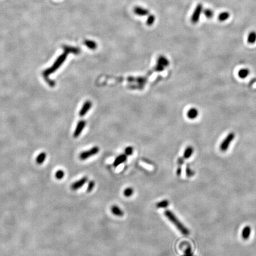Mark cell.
I'll return each instance as SVG.
<instances>
[{
    "label": "cell",
    "instance_id": "obj_14",
    "mask_svg": "<svg viewBox=\"0 0 256 256\" xmlns=\"http://www.w3.org/2000/svg\"><path fill=\"white\" fill-rule=\"evenodd\" d=\"M251 228L249 226H246L244 228L242 231V234H241V236L243 238V240H247L249 238L251 234Z\"/></svg>",
    "mask_w": 256,
    "mask_h": 256
},
{
    "label": "cell",
    "instance_id": "obj_4",
    "mask_svg": "<svg viewBox=\"0 0 256 256\" xmlns=\"http://www.w3.org/2000/svg\"><path fill=\"white\" fill-rule=\"evenodd\" d=\"M99 152V148L98 147H94L90 149H89L86 151L82 152L79 155V158L81 160H86L89 158L91 157L98 154Z\"/></svg>",
    "mask_w": 256,
    "mask_h": 256
},
{
    "label": "cell",
    "instance_id": "obj_17",
    "mask_svg": "<svg viewBox=\"0 0 256 256\" xmlns=\"http://www.w3.org/2000/svg\"><path fill=\"white\" fill-rule=\"evenodd\" d=\"M158 64L161 65L163 67H167L169 64V61L164 56H160L158 60Z\"/></svg>",
    "mask_w": 256,
    "mask_h": 256
},
{
    "label": "cell",
    "instance_id": "obj_28",
    "mask_svg": "<svg viewBox=\"0 0 256 256\" xmlns=\"http://www.w3.org/2000/svg\"><path fill=\"white\" fill-rule=\"evenodd\" d=\"M94 186H95L94 181H90L89 182V185H88V187H87V192H91L92 190L94 188Z\"/></svg>",
    "mask_w": 256,
    "mask_h": 256
},
{
    "label": "cell",
    "instance_id": "obj_32",
    "mask_svg": "<svg viewBox=\"0 0 256 256\" xmlns=\"http://www.w3.org/2000/svg\"><path fill=\"white\" fill-rule=\"evenodd\" d=\"M181 166H178V167L177 168V175L178 176H180V175H181Z\"/></svg>",
    "mask_w": 256,
    "mask_h": 256
},
{
    "label": "cell",
    "instance_id": "obj_12",
    "mask_svg": "<svg viewBox=\"0 0 256 256\" xmlns=\"http://www.w3.org/2000/svg\"><path fill=\"white\" fill-rule=\"evenodd\" d=\"M198 115H199V111L197 110V108H191L187 111V117L190 119H192V120L195 119L198 116Z\"/></svg>",
    "mask_w": 256,
    "mask_h": 256
},
{
    "label": "cell",
    "instance_id": "obj_11",
    "mask_svg": "<svg viewBox=\"0 0 256 256\" xmlns=\"http://www.w3.org/2000/svg\"><path fill=\"white\" fill-rule=\"evenodd\" d=\"M63 49L64 50L65 52H66L67 54L69 53H72L75 55H78L80 53V49L79 48L72 47V46H64Z\"/></svg>",
    "mask_w": 256,
    "mask_h": 256
},
{
    "label": "cell",
    "instance_id": "obj_25",
    "mask_svg": "<svg viewBox=\"0 0 256 256\" xmlns=\"http://www.w3.org/2000/svg\"><path fill=\"white\" fill-rule=\"evenodd\" d=\"M64 176H65V173H64V171L63 170H58V171L55 173V178H56L57 179H58V180H61L62 178H64Z\"/></svg>",
    "mask_w": 256,
    "mask_h": 256
},
{
    "label": "cell",
    "instance_id": "obj_8",
    "mask_svg": "<svg viewBox=\"0 0 256 256\" xmlns=\"http://www.w3.org/2000/svg\"><path fill=\"white\" fill-rule=\"evenodd\" d=\"M86 122L85 121L81 120L79 122L74 133V138H77L80 135V134L84 130V128L86 126Z\"/></svg>",
    "mask_w": 256,
    "mask_h": 256
},
{
    "label": "cell",
    "instance_id": "obj_3",
    "mask_svg": "<svg viewBox=\"0 0 256 256\" xmlns=\"http://www.w3.org/2000/svg\"><path fill=\"white\" fill-rule=\"evenodd\" d=\"M236 135L234 132H230L224 140L222 141L220 145V149L222 152H225L227 149L229 148L230 144H231L232 141L234 139Z\"/></svg>",
    "mask_w": 256,
    "mask_h": 256
},
{
    "label": "cell",
    "instance_id": "obj_20",
    "mask_svg": "<svg viewBox=\"0 0 256 256\" xmlns=\"http://www.w3.org/2000/svg\"><path fill=\"white\" fill-rule=\"evenodd\" d=\"M46 158V154L45 152H42L37 157L36 159V162L38 164H42L44 163Z\"/></svg>",
    "mask_w": 256,
    "mask_h": 256
},
{
    "label": "cell",
    "instance_id": "obj_30",
    "mask_svg": "<svg viewBox=\"0 0 256 256\" xmlns=\"http://www.w3.org/2000/svg\"><path fill=\"white\" fill-rule=\"evenodd\" d=\"M133 151V149L132 147H128L125 149V154L126 155H130L131 154H132Z\"/></svg>",
    "mask_w": 256,
    "mask_h": 256
},
{
    "label": "cell",
    "instance_id": "obj_31",
    "mask_svg": "<svg viewBox=\"0 0 256 256\" xmlns=\"http://www.w3.org/2000/svg\"><path fill=\"white\" fill-rule=\"evenodd\" d=\"M184 159L185 158L183 157L179 158L178 159L177 163L178 164V166H182V164L184 163Z\"/></svg>",
    "mask_w": 256,
    "mask_h": 256
},
{
    "label": "cell",
    "instance_id": "obj_6",
    "mask_svg": "<svg viewBox=\"0 0 256 256\" xmlns=\"http://www.w3.org/2000/svg\"><path fill=\"white\" fill-rule=\"evenodd\" d=\"M88 181V178L87 177H84L79 180L78 181L72 183L71 186V188L72 190H77L79 188L82 187Z\"/></svg>",
    "mask_w": 256,
    "mask_h": 256
},
{
    "label": "cell",
    "instance_id": "obj_21",
    "mask_svg": "<svg viewBox=\"0 0 256 256\" xmlns=\"http://www.w3.org/2000/svg\"><path fill=\"white\" fill-rule=\"evenodd\" d=\"M230 14L228 12H222L218 16V20L221 21H225L229 19Z\"/></svg>",
    "mask_w": 256,
    "mask_h": 256
},
{
    "label": "cell",
    "instance_id": "obj_29",
    "mask_svg": "<svg viewBox=\"0 0 256 256\" xmlns=\"http://www.w3.org/2000/svg\"><path fill=\"white\" fill-rule=\"evenodd\" d=\"M183 256H194L192 252V250L191 248L190 247H188L186 249L185 251V254Z\"/></svg>",
    "mask_w": 256,
    "mask_h": 256
},
{
    "label": "cell",
    "instance_id": "obj_26",
    "mask_svg": "<svg viewBox=\"0 0 256 256\" xmlns=\"http://www.w3.org/2000/svg\"><path fill=\"white\" fill-rule=\"evenodd\" d=\"M155 16L153 14H150L148 16V19L147 20V24L149 26H152L155 21Z\"/></svg>",
    "mask_w": 256,
    "mask_h": 256
},
{
    "label": "cell",
    "instance_id": "obj_22",
    "mask_svg": "<svg viewBox=\"0 0 256 256\" xmlns=\"http://www.w3.org/2000/svg\"><path fill=\"white\" fill-rule=\"evenodd\" d=\"M169 205V202L167 200H163L158 202L156 204V207L157 208H166Z\"/></svg>",
    "mask_w": 256,
    "mask_h": 256
},
{
    "label": "cell",
    "instance_id": "obj_9",
    "mask_svg": "<svg viewBox=\"0 0 256 256\" xmlns=\"http://www.w3.org/2000/svg\"><path fill=\"white\" fill-rule=\"evenodd\" d=\"M127 159V155L126 154H121L119 155L118 157L116 158L113 162V166L115 167H117L119 165L122 164L123 163L125 162Z\"/></svg>",
    "mask_w": 256,
    "mask_h": 256
},
{
    "label": "cell",
    "instance_id": "obj_7",
    "mask_svg": "<svg viewBox=\"0 0 256 256\" xmlns=\"http://www.w3.org/2000/svg\"><path fill=\"white\" fill-rule=\"evenodd\" d=\"M91 106H92V103L90 101H86L84 103L81 110H79V116L83 117L84 116H85L90 110V109L91 108Z\"/></svg>",
    "mask_w": 256,
    "mask_h": 256
},
{
    "label": "cell",
    "instance_id": "obj_18",
    "mask_svg": "<svg viewBox=\"0 0 256 256\" xmlns=\"http://www.w3.org/2000/svg\"><path fill=\"white\" fill-rule=\"evenodd\" d=\"M250 74V70L247 68L240 69L238 72V75L241 79H246Z\"/></svg>",
    "mask_w": 256,
    "mask_h": 256
},
{
    "label": "cell",
    "instance_id": "obj_1",
    "mask_svg": "<svg viewBox=\"0 0 256 256\" xmlns=\"http://www.w3.org/2000/svg\"><path fill=\"white\" fill-rule=\"evenodd\" d=\"M67 57V53L66 52H64L63 54H62L59 56L58 58L55 60V62H54V64H53V65L51 67H50L49 68H48V69H46L43 72V76L44 79L46 80V81L49 84V85L50 87H54L55 85V82L53 81H52L51 79H50L48 78L49 75L50 74L53 73L57 69L59 68V67H60V65L66 60Z\"/></svg>",
    "mask_w": 256,
    "mask_h": 256
},
{
    "label": "cell",
    "instance_id": "obj_27",
    "mask_svg": "<svg viewBox=\"0 0 256 256\" xmlns=\"http://www.w3.org/2000/svg\"><path fill=\"white\" fill-rule=\"evenodd\" d=\"M186 171V175H187L188 177H192L195 174V172L192 170L190 169V167L188 166H187Z\"/></svg>",
    "mask_w": 256,
    "mask_h": 256
},
{
    "label": "cell",
    "instance_id": "obj_10",
    "mask_svg": "<svg viewBox=\"0 0 256 256\" xmlns=\"http://www.w3.org/2000/svg\"><path fill=\"white\" fill-rule=\"evenodd\" d=\"M133 11L137 15L140 16H145L148 15L149 13V11L148 9H145L141 7H135L133 9Z\"/></svg>",
    "mask_w": 256,
    "mask_h": 256
},
{
    "label": "cell",
    "instance_id": "obj_19",
    "mask_svg": "<svg viewBox=\"0 0 256 256\" xmlns=\"http://www.w3.org/2000/svg\"><path fill=\"white\" fill-rule=\"evenodd\" d=\"M248 43L250 44H254L256 41V32L251 31L247 39Z\"/></svg>",
    "mask_w": 256,
    "mask_h": 256
},
{
    "label": "cell",
    "instance_id": "obj_2",
    "mask_svg": "<svg viewBox=\"0 0 256 256\" xmlns=\"http://www.w3.org/2000/svg\"><path fill=\"white\" fill-rule=\"evenodd\" d=\"M164 215L168 219L172 222V224L177 228L178 230L183 235L188 236L190 232L188 229L185 227L178 219L176 216L170 210H166L164 212Z\"/></svg>",
    "mask_w": 256,
    "mask_h": 256
},
{
    "label": "cell",
    "instance_id": "obj_16",
    "mask_svg": "<svg viewBox=\"0 0 256 256\" xmlns=\"http://www.w3.org/2000/svg\"><path fill=\"white\" fill-rule=\"evenodd\" d=\"M193 153V148L191 146H188L185 150V152L183 154V158L185 159H188L192 156Z\"/></svg>",
    "mask_w": 256,
    "mask_h": 256
},
{
    "label": "cell",
    "instance_id": "obj_24",
    "mask_svg": "<svg viewBox=\"0 0 256 256\" xmlns=\"http://www.w3.org/2000/svg\"><path fill=\"white\" fill-rule=\"evenodd\" d=\"M203 13L205 16L208 19H211L214 16V12L209 9H207L204 10Z\"/></svg>",
    "mask_w": 256,
    "mask_h": 256
},
{
    "label": "cell",
    "instance_id": "obj_23",
    "mask_svg": "<svg viewBox=\"0 0 256 256\" xmlns=\"http://www.w3.org/2000/svg\"><path fill=\"white\" fill-rule=\"evenodd\" d=\"M133 193V189L131 187H127L125 189L123 192L124 196L126 197H130L131 196Z\"/></svg>",
    "mask_w": 256,
    "mask_h": 256
},
{
    "label": "cell",
    "instance_id": "obj_13",
    "mask_svg": "<svg viewBox=\"0 0 256 256\" xmlns=\"http://www.w3.org/2000/svg\"><path fill=\"white\" fill-rule=\"evenodd\" d=\"M111 211L112 214L117 217H122L124 215L123 212L118 206L113 205L111 207Z\"/></svg>",
    "mask_w": 256,
    "mask_h": 256
},
{
    "label": "cell",
    "instance_id": "obj_5",
    "mask_svg": "<svg viewBox=\"0 0 256 256\" xmlns=\"http://www.w3.org/2000/svg\"><path fill=\"white\" fill-rule=\"evenodd\" d=\"M203 10V5L202 4H198L194 10V12L192 14L191 21L193 24H196L199 21V19L200 17V15L202 14Z\"/></svg>",
    "mask_w": 256,
    "mask_h": 256
},
{
    "label": "cell",
    "instance_id": "obj_15",
    "mask_svg": "<svg viewBox=\"0 0 256 256\" xmlns=\"http://www.w3.org/2000/svg\"><path fill=\"white\" fill-rule=\"evenodd\" d=\"M84 44L88 47L89 49L91 50H95L97 48V45L96 42L91 40H86L84 41Z\"/></svg>",
    "mask_w": 256,
    "mask_h": 256
}]
</instances>
